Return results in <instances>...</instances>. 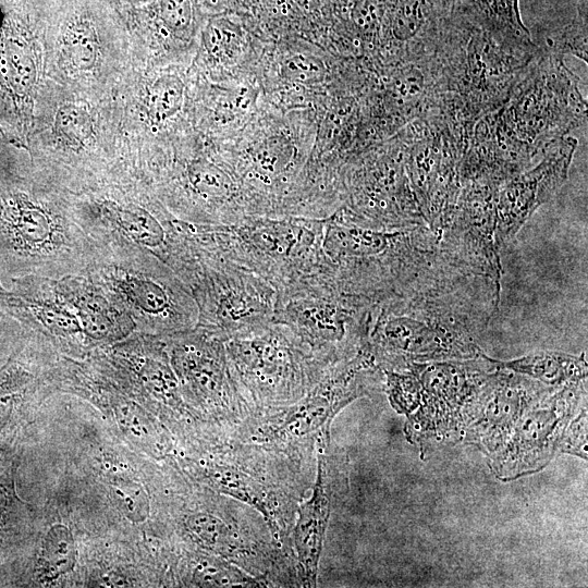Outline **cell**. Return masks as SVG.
I'll return each mask as SVG.
<instances>
[{"instance_id": "ffe728a7", "label": "cell", "mask_w": 588, "mask_h": 588, "mask_svg": "<svg viewBox=\"0 0 588 588\" xmlns=\"http://www.w3.org/2000/svg\"><path fill=\"white\" fill-rule=\"evenodd\" d=\"M577 139L565 136L553 144L532 167L504 181L497 195V242L512 240L567 180Z\"/></svg>"}, {"instance_id": "484cf974", "label": "cell", "mask_w": 588, "mask_h": 588, "mask_svg": "<svg viewBox=\"0 0 588 588\" xmlns=\"http://www.w3.org/2000/svg\"><path fill=\"white\" fill-rule=\"evenodd\" d=\"M450 14L486 30L503 44L532 49L529 30L523 24L518 0H449Z\"/></svg>"}, {"instance_id": "ba28073f", "label": "cell", "mask_w": 588, "mask_h": 588, "mask_svg": "<svg viewBox=\"0 0 588 588\" xmlns=\"http://www.w3.org/2000/svg\"><path fill=\"white\" fill-rule=\"evenodd\" d=\"M495 114L531 166L553 144L586 123L587 103L579 79L563 56L539 48Z\"/></svg>"}, {"instance_id": "7a4b0ae2", "label": "cell", "mask_w": 588, "mask_h": 588, "mask_svg": "<svg viewBox=\"0 0 588 588\" xmlns=\"http://www.w3.org/2000/svg\"><path fill=\"white\" fill-rule=\"evenodd\" d=\"M538 50L503 44L450 14L431 53L440 91L437 112L451 127L471 132L480 118L505 103Z\"/></svg>"}, {"instance_id": "8fae6325", "label": "cell", "mask_w": 588, "mask_h": 588, "mask_svg": "<svg viewBox=\"0 0 588 588\" xmlns=\"http://www.w3.org/2000/svg\"><path fill=\"white\" fill-rule=\"evenodd\" d=\"M40 0H0V134L28 150L46 69Z\"/></svg>"}, {"instance_id": "d6986e66", "label": "cell", "mask_w": 588, "mask_h": 588, "mask_svg": "<svg viewBox=\"0 0 588 588\" xmlns=\"http://www.w3.org/2000/svg\"><path fill=\"white\" fill-rule=\"evenodd\" d=\"M0 316L65 348L91 346L72 306L53 279L25 275L0 282Z\"/></svg>"}, {"instance_id": "f546056e", "label": "cell", "mask_w": 588, "mask_h": 588, "mask_svg": "<svg viewBox=\"0 0 588 588\" xmlns=\"http://www.w3.org/2000/svg\"><path fill=\"white\" fill-rule=\"evenodd\" d=\"M241 27L224 15H215L208 20L203 30L206 50L213 58L224 61L233 59L242 47Z\"/></svg>"}, {"instance_id": "52a82bcc", "label": "cell", "mask_w": 588, "mask_h": 588, "mask_svg": "<svg viewBox=\"0 0 588 588\" xmlns=\"http://www.w3.org/2000/svg\"><path fill=\"white\" fill-rule=\"evenodd\" d=\"M100 245L84 273L128 315L135 332L166 335L196 327V303L168 265L126 242Z\"/></svg>"}, {"instance_id": "4316f807", "label": "cell", "mask_w": 588, "mask_h": 588, "mask_svg": "<svg viewBox=\"0 0 588 588\" xmlns=\"http://www.w3.org/2000/svg\"><path fill=\"white\" fill-rule=\"evenodd\" d=\"M486 357L497 368L528 376L553 388L586 380L587 376L584 356L561 352H539L507 362Z\"/></svg>"}, {"instance_id": "4fadbf2b", "label": "cell", "mask_w": 588, "mask_h": 588, "mask_svg": "<svg viewBox=\"0 0 588 588\" xmlns=\"http://www.w3.org/2000/svg\"><path fill=\"white\" fill-rule=\"evenodd\" d=\"M195 249L199 264L188 289L198 309L197 327L225 340L274 320L278 292L270 283L222 257Z\"/></svg>"}, {"instance_id": "836d02e7", "label": "cell", "mask_w": 588, "mask_h": 588, "mask_svg": "<svg viewBox=\"0 0 588 588\" xmlns=\"http://www.w3.org/2000/svg\"><path fill=\"white\" fill-rule=\"evenodd\" d=\"M586 408L577 415V418L568 424L563 440L560 445V451L578 454L584 457V445L586 444Z\"/></svg>"}, {"instance_id": "f1b7e54d", "label": "cell", "mask_w": 588, "mask_h": 588, "mask_svg": "<svg viewBox=\"0 0 588 588\" xmlns=\"http://www.w3.org/2000/svg\"><path fill=\"white\" fill-rule=\"evenodd\" d=\"M76 561V546L72 532L64 525L52 526L45 539L41 554L44 576L56 578L70 572Z\"/></svg>"}, {"instance_id": "e0dca14e", "label": "cell", "mask_w": 588, "mask_h": 588, "mask_svg": "<svg viewBox=\"0 0 588 588\" xmlns=\"http://www.w3.org/2000/svg\"><path fill=\"white\" fill-rule=\"evenodd\" d=\"M500 185L490 180L464 183L441 232L446 249L475 274L488 277L499 292L501 265L497 242V195Z\"/></svg>"}, {"instance_id": "5b68a950", "label": "cell", "mask_w": 588, "mask_h": 588, "mask_svg": "<svg viewBox=\"0 0 588 588\" xmlns=\"http://www.w3.org/2000/svg\"><path fill=\"white\" fill-rule=\"evenodd\" d=\"M70 203L76 221L95 242L122 241L140 247L168 265L188 287L198 257L186 224L137 175L123 174L70 194Z\"/></svg>"}, {"instance_id": "4dcf8cb0", "label": "cell", "mask_w": 588, "mask_h": 588, "mask_svg": "<svg viewBox=\"0 0 588 588\" xmlns=\"http://www.w3.org/2000/svg\"><path fill=\"white\" fill-rule=\"evenodd\" d=\"M34 380V375L19 359H12L0 371V430L5 425L15 402L33 387Z\"/></svg>"}, {"instance_id": "2e32d148", "label": "cell", "mask_w": 588, "mask_h": 588, "mask_svg": "<svg viewBox=\"0 0 588 588\" xmlns=\"http://www.w3.org/2000/svg\"><path fill=\"white\" fill-rule=\"evenodd\" d=\"M584 381L559 388L523 415L503 446L490 455L491 467L499 477L516 478L550 462L586 394Z\"/></svg>"}, {"instance_id": "3957f363", "label": "cell", "mask_w": 588, "mask_h": 588, "mask_svg": "<svg viewBox=\"0 0 588 588\" xmlns=\"http://www.w3.org/2000/svg\"><path fill=\"white\" fill-rule=\"evenodd\" d=\"M422 226L379 230L332 213L321 242L323 283L375 304L416 297V264L441 250Z\"/></svg>"}, {"instance_id": "7c38bea8", "label": "cell", "mask_w": 588, "mask_h": 588, "mask_svg": "<svg viewBox=\"0 0 588 588\" xmlns=\"http://www.w3.org/2000/svg\"><path fill=\"white\" fill-rule=\"evenodd\" d=\"M376 305L327 285H308L278 293L273 321L331 368L364 350Z\"/></svg>"}, {"instance_id": "1f68e13d", "label": "cell", "mask_w": 588, "mask_h": 588, "mask_svg": "<svg viewBox=\"0 0 588 588\" xmlns=\"http://www.w3.org/2000/svg\"><path fill=\"white\" fill-rule=\"evenodd\" d=\"M547 50L560 56L571 53L587 62V20L579 13L554 38L547 40Z\"/></svg>"}, {"instance_id": "277c9868", "label": "cell", "mask_w": 588, "mask_h": 588, "mask_svg": "<svg viewBox=\"0 0 588 588\" xmlns=\"http://www.w3.org/2000/svg\"><path fill=\"white\" fill-rule=\"evenodd\" d=\"M185 224L198 249L247 269L278 293L321 283L324 218L257 215L223 225Z\"/></svg>"}, {"instance_id": "83f0119b", "label": "cell", "mask_w": 588, "mask_h": 588, "mask_svg": "<svg viewBox=\"0 0 588 588\" xmlns=\"http://www.w3.org/2000/svg\"><path fill=\"white\" fill-rule=\"evenodd\" d=\"M184 99V84L174 74H163L147 87L145 112L152 124H161L174 117Z\"/></svg>"}, {"instance_id": "9a60e30c", "label": "cell", "mask_w": 588, "mask_h": 588, "mask_svg": "<svg viewBox=\"0 0 588 588\" xmlns=\"http://www.w3.org/2000/svg\"><path fill=\"white\" fill-rule=\"evenodd\" d=\"M162 338L183 395L232 422L250 414L231 373L223 338L197 326Z\"/></svg>"}, {"instance_id": "d590c367", "label": "cell", "mask_w": 588, "mask_h": 588, "mask_svg": "<svg viewBox=\"0 0 588 588\" xmlns=\"http://www.w3.org/2000/svg\"><path fill=\"white\" fill-rule=\"evenodd\" d=\"M108 2L119 14L126 12L128 10H133L136 8H140L151 0H105Z\"/></svg>"}, {"instance_id": "ac0fdd59", "label": "cell", "mask_w": 588, "mask_h": 588, "mask_svg": "<svg viewBox=\"0 0 588 588\" xmlns=\"http://www.w3.org/2000/svg\"><path fill=\"white\" fill-rule=\"evenodd\" d=\"M497 369L471 402L463 433L466 442L489 455L503 446L527 411L559 389Z\"/></svg>"}, {"instance_id": "9c48e42d", "label": "cell", "mask_w": 588, "mask_h": 588, "mask_svg": "<svg viewBox=\"0 0 588 588\" xmlns=\"http://www.w3.org/2000/svg\"><path fill=\"white\" fill-rule=\"evenodd\" d=\"M224 347L235 384L254 413L298 401L330 369L275 321L225 339Z\"/></svg>"}, {"instance_id": "d6a6232c", "label": "cell", "mask_w": 588, "mask_h": 588, "mask_svg": "<svg viewBox=\"0 0 588 588\" xmlns=\"http://www.w3.org/2000/svg\"><path fill=\"white\" fill-rule=\"evenodd\" d=\"M112 497L119 509L132 522L146 519L149 513V501L144 488L134 482H120L111 488Z\"/></svg>"}, {"instance_id": "7402d4cb", "label": "cell", "mask_w": 588, "mask_h": 588, "mask_svg": "<svg viewBox=\"0 0 588 588\" xmlns=\"http://www.w3.org/2000/svg\"><path fill=\"white\" fill-rule=\"evenodd\" d=\"M338 483V468L329 455L319 451L313 495L299 505L293 529L297 576L303 587L316 586L319 559Z\"/></svg>"}, {"instance_id": "5bb4252c", "label": "cell", "mask_w": 588, "mask_h": 588, "mask_svg": "<svg viewBox=\"0 0 588 588\" xmlns=\"http://www.w3.org/2000/svg\"><path fill=\"white\" fill-rule=\"evenodd\" d=\"M479 360L409 362L416 380V407L407 416L406 436L421 448L462 438L468 408L490 378L493 365L481 353ZM401 368V367H400Z\"/></svg>"}, {"instance_id": "d4e9b609", "label": "cell", "mask_w": 588, "mask_h": 588, "mask_svg": "<svg viewBox=\"0 0 588 588\" xmlns=\"http://www.w3.org/2000/svg\"><path fill=\"white\" fill-rule=\"evenodd\" d=\"M449 16V0H384L382 25L405 48L408 61L432 53Z\"/></svg>"}, {"instance_id": "e575fe53", "label": "cell", "mask_w": 588, "mask_h": 588, "mask_svg": "<svg viewBox=\"0 0 588 588\" xmlns=\"http://www.w3.org/2000/svg\"><path fill=\"white\" fill-rule=\"evenodd\" d=\"M285 71L294 79L309 81L321 74V64L306 56H293L285 62Z\"/></svg>"}, {"instance_id": "cb8c5ba5", "label": "cell", "mask_w": 588, "mask_h": 588, "mask_svg": "<svg viewBox=\"0 0 588 588\" xmlns=\"http://www.w3.org/2000/svg\"><path fill=\"white\" fill-rule=\"evenodd\" d=\"M59 294L72 306L91 346L120 342L135 332V324L87 274L53 279Z\"/></svg>"}, {"instance_id": "8d00e7d4", "label": "cell", "mask_w": 588, "mask_h": 588, "mask_svg": "<svg viewBox=\"0 0 588 588\" xmlns=\"http://www.w3.org/2000/svg\"><path fill=\"white\" fill-rule=\"evenodd\" d=\"M294 4L305 13H317L321 7V0H292Z\"/></svg>"}, {"instance_id": "8992f818", "label": "cell", "mask_w": 588, "mask_h": 588, "mask_svg": "<svg viewBox=\"0 0 588 588\" xmlns=\"http://www.w3.org/2000/svg\"><path fill=\"white\" fill-rule=\"evenodd\" d=\"M382 373L370 355L362 351L331 367L298 401L253 413L256 417L242 424L234 448L299 460L310 446L328 442L335 415L354 400L377 390Z\"/></svg>"}, {"instance_id": "603a6c76", "label": "cell", "mask_w": 588, "mask_h": 588, "mask_svg": "<svg viewBox=\"0 0 588 588\" xmlns=\"http://www.w3.org/2000/svg\"><path fill=\"white\" fill-rule=\"evenodd\" d=\"M184 527L198 546L266 583L260 574L268 572L275 546L250 536L234 516L196 512L184 517Z\"/></svg>"}, {"instance_id": "6da1fadb", "label": "cell", "mask_w": 588, "mask_h": 588, "mask_svg": "<svg viewBox=\"0 0 588 588\" xmlns=\"http://www.w3.org/2000/svg\"><path fill=\"white\" fill-rule=\"evenodd\" d=\"M101 245L76 221L70 193L30 168L0 163V282L84 273Z\"/></svg>"}, {"instance_id": "30bf717a", "label": "cell", "mask_w": 588, "mask_h": 588, "mask_svg": "<svg viewBox=\"0 0 588 588\" xmlns=\"http://www.w3.org/2000/svg\"><path fill=\"white\" fill-rule=\"evenodd\" d=\"M461 315L438 298H399L376 305L366 350L383 370L417 360L479 357Z\"/></svg>"}, {"instance_id": "44dd1931", "label": "cell", "mask_w": 588, "mask_h": 588, "mask_svg": "<svg viewBox=\"0 0 588 588\" xmlns=\"http://www.w3.org/2000/svg\"><path fill=\"white\" fill-rule=\"evenodd\" d=\"M204 476L218 492L260 513L273 540L287 537L296 497L269 473L260 469L256 458L250 461L247 454L232 452L229 458L210 462L204 468Z\"/></svg>"}]
</instances>
